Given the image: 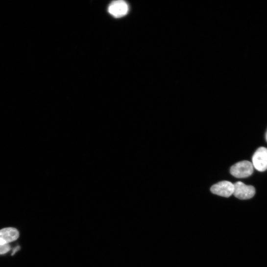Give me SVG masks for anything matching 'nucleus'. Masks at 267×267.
<instances>
[{"label":"nucleus","mask_w":267,"mask_h":267,"mask_svg":"<svg viewBox=\"0 0 267 267\" xmlns=\"http://www.w3.org/2000/svg\"><path fill=\"white\" fill-rule=\"evenodd\" d=\"M230 172L236 178H245L252 174L253 166L248 161L241 162L232 167Z\"/></svg>","instance_id":"nucleus-1"},{"label":"nucleus","mask_w":267,"mask_h":267,"mask_svg":"<svg viewBox=\"0 0 267 267\" xmlns=\"http://www.w3.org/2000/svg\"><path fill=\"white\" fill-rule=\"evenodd\" d=\"M252 165L259 171L263 172L267 170V148L259 147L252 157Z\"/></svg>","instance_id":"nucleus-2"},{"label":"nucleus","mask_w":267,"mask_h":267,"mask_svg":"<svg viewBox=\"0 0 267 267\" xmlns=\"http://www.w3.org/2000/svg\"><path fill=\"white\" fill-rule=\"evenodd\" d=\"M234 185V195L242 200L249 199L253 197L255 194L254 187L246 185L241 182H238Z\"/></svg>","instance_id":"nucleus-3"},{"label":"nucleus","mask_w":267,"mask_h":267,"mask_svg":"<svg viewBox=\"0 0 267 267\" xmlns=\"http://www.w3.org/2000/svg\"><path fill=\"white\" fill-rule=\"evenodd\" d=\"M211 191L214 194L229 197L234 194V185L229 181H222L212 186Z\"/></svg>","instance_id":"nucleus-4"},{"label":"nucleus","mask_w":267,"mask_h":267,"mask_svg":"<svg viewBox=\"0 0 267 267\" xmlns=\"http://www.w3.org/2000/svg\"><path fill=\"white\" fill-rule=\"evenodd\" d=\"M109 12L113 16L120 18L125 16L129 11L128 4L122 0L113 2L109 7Z\"/></svg>","instance_id":"nucleus-5"},{"label":"nucleus","mask_w":267,"mask_h":267,"mask_svg":"<svg viewBox=\"0 0 267 267\" xmlns=\"http://www.w3.org/2000/svg\"><path fill=\"white\" fill-rule=\"evenodd\" d=\"M20 236L15 228H7L0 230V244L4 245L16 241Z\"/></svg>","instance_id":"nucleus-6"},{"label":"nucleus","mask_w":267,"mask_h":267,"mask_svg":"<svg viewBox=\"0 0 267 267\" xmlns=\"http://www.w3.org/2000/svg\"><path fill=\"white\" fill-rule=\"evenodd\" d=\"M11 249L10 245L9 244L4 245L0 244V254H3L8 252Z\"/></svg>","instance_id":"nucleus-7"},{"label":"nucleus","mask_w":267,"mask_h":267,"mask_svg":"<svg viewBox=\"0 0 267 267\" xmlns=\"http://www.w3.org/2000/svg\"><path fill=\"white\" fill-rule=\"evenodd\" d=\"M20 248L21 247L20 246H18L17 247H16L13 250V253L12 254V256H13L18 251H19L20 249Z\"/></svg>","instance_id":"nucleus-8"},{"label":"nucleus","mask_w":267,"mask_h":267,"mask_svg":"<svg viewBox=\"0 0 267 267\" xmlns=\"http://www.w3.org/2000/svg\"><path fill=\"white\" fill-rule=\"evenodd\" d=\"M266 141H267V132L266 133Z\"/></svg>","instance_id":"nucleus-9"}]
</instances>
